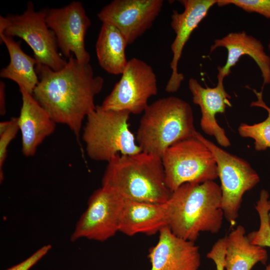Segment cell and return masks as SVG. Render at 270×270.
<instances>
[{
    "instance_id": "cell-1",
    "label": "cell",
    "mask_w": 270,
    "mask_h": 270,
    "mask_svg": "<svg viewBox=\"0 0 270 270\" xmlns=\"http://www.w3.org/2000/svg\"><path fill=\"white\" fill-rule=\"evenodd\" d=\"M36 69L39 82L34 98L56 124L66 126L79 141L83 121L96 108L94 98L102 89L104 78L94 76L90 63L78 61L73 54L60 70L40 64Z\"/></svg>"
},
{
    "instance_id": "cell-2",
    "label": "cell",
    "mask_w": 270,
    "mask_h": 270,
    "mask_svg": "<svg viewBox=\"0 0 270 270\" xmlns=\"http://www.w3.org/2000/svg\"><path fill=\"white\" fill-rule=\"evenodd\" d=\"M168 226L176 236L195 242L201 232L215 234L224 218L220 186L214 181L182 184L166 202Z\"/></svg>"
},
{
    "instance_id": "cell-3",
    "label": "cell",
    "mask_w": 270,
    "mask_h": 270,
    "mask_svg": "<svg viewBox=\"0 0 270 270\" xmlns=\"http://www.w3.org/2000/svg\"><path fill=\"white\" fill-rule=\"evenodd\" d=\"M102 186L125 200L154 204L166 203L172 193L162 158L142 151L114 156L108 162Z\"/></svg>"
},
{
    "instance_id": "cell-4",
    "label": "cell",
    "mask_w": 270,
    "mask_h": 270,
    "mask_svg": "<svg viewBox=\"0 0 270 270\" xmlns=\"http://www.w3.org/2000/svg\"><path fill=\"white\" fill-rule=\"evenodd\" d=\"M196 132L190 106L179 98L170 96L148 105L136 138L142 152L162 158L170 146L194 136Z\"/></svg>"
},
{
    "instance_id": "cell-5",
    "label": "cell",
    "mask_w": 270,
    "mask_h": 270,
    "mask_svg": "<svg viewBox=\"0 0 270 270\" xmlns=\"http://www.w3.org/2000/svg\"><path fill=\"white\" fill-rule=\"evenodd\" d=\"M130 114L126 110H104L99 105L87 116L82 138L91 160L108 162L118 154L142 152L129 128Z\"/></svg>"
},
{
    "instance_id": "cell-6",
    "label": "cell",
    "mask_w": 270,
    "mask_h": 270,
    "mask_svg": "<svg viewBox=\"0 0 270 270\" xmlns=\"http://www.w3.org/2000/svg\"><path fill=\"white\" fill-rule=\"evenodd\" d=\"M196 133L170 146L161 158L166 184L172 192L185 183L201 184L218 178L214 157Z\"/></svg>"
},
{
    "instance_id": "cell-7",
    "label": "cell",
    "mask_w": 270,
    "mask_h": 270,
    "mask_svg": "<svg viewBox=\"0 0 270 270\" xmlns=\"http://www.w3.org/2000/svg\"><path fill=\"white\" fill-rule=\"evenodd\" d=\"M2 34L23 40L33 51L37 64L45 65L58 71L68 62L58 52L56 36L48 26L44 10L36 11L30 1L22 14L0 16Z\"/></svg>"
},
{
    "instance_id": "cell-8",
    "label": "cell",
    "mask_w": 270,
    "mask_h": 270,
    "mask_svg": "<svg viewBox=\"0 0 270 270\" xmlns=\"http://www.w3.org/2000/svg\"><path fill=\"white\" fill-rule=\"evenodd\" d=\"M196 134L214 157L221 183L224 218L234 225L238 217L244 194L257 185L260 176L246 160L218 146L199 132Z\"/></svg>"
},
{
    "instance_id": "cell-9",
    "label": "cell",
    "mask_w": 270,
    "mask_h": 270,
    "mask_svg": "<svg viewBox=\"0 0 270 270\" xmlns=\"http://www.w3.org/2000/svg\"><path fill=\"white\" fill-rule=\"evenodd\" d=\"M157 80L152 67L144 60H128L120 80L104 98V110H126L138 114L144 112L148 100L158 93Z\"/></svg>"
},
{
    "instance_id": "cell-10",
    "label": "cell",
    "mask_w": 270,
    "mask_h": 270,
    "mask_svg": "<svg viewBox=\"0 0 270 270\" xmlns=\"http://www.w3.org/2000/svg\"><path fill=\"white\" fill-rule=\"evenodd\" d=\"M124 199L102 186L90 196L86 210L78 221L70 240L104 242L119 232Z\"/></svg>"
},
{
    "instance_id": "cell-11",
    "label": "cell",
    "mask_w": 270,
    "mask_h": 270,
    "mask_svg": "<svg viewBox=\"0 0 270 270\" xmlns=\"http://www.w3.org/2000/svg\"><path fill=\"white\" fill-rule=\"evenodd\" d=\"M48 27L54 32L58 48L68 58L72 54L78 61L89 63L85 36L91 22L82 3L74 1L60 8L44 10Z\"/></svg>"
},
{
    "instance_id": "cell-12",
    "label": "cell",
    "mask_w": 270,
    "mask_h": 270,
    "mask_svg": "<svg viewBox=\"0 0 270 270\" xmlns=\"http://www.w3.org/2000/svg\"><path fill=\"white\" fill-rule=\"evenodd\" d=\"M163 5V0H114L97 16L117 28L129 44L150 28Z\"/></svg>"
},
{
    "instance_id": "cell-13",
    "label": "cell",
    "mask_w": 270,
    "mask_h": 270,
    "mask_svg": "<svg viewBox=\"0 0 270 270\" xmlns=\"http://www.w3.org/2000/svg\"><path fill=\"white\" fill-rule=\"evenodd\" d=\"M180 2L184 7V12L180 13L174 10L171 16L170 26L176 37L170 46L172 74L166 86V91L170 93L177 92L184 78V74L178 72V67L186 44L210 9L216 4L217 0H182Z\"/></svg>"
},
{
    "instance_id": "cell-14",
    "label": "cell",
    "mask_w": 270,
    "mask_h": 270,
    "mask_svg": "<svg viewBox=\"0 0 270 270\" xmlns=\"http://www.w3.org/2000/svg\"><path fill=\"white\" fill-rule=\"evenodd\" d=\"M158 233L157 243L148 250L150 270H199L201 256L195 242L176 236L168 226Z\"/></svg>"
},
{
    "instance_id": "cell-15",
    "label": "cell",
    "mask_w": 270,
    "mask_h": 270,
    "mask_svg": "<svg viewBox=\"0 0 270 270\" xmlns=\"http://www.w3.org/2000/svg\"><path fill=\"white\" fill-rule=\"evenodd\" d=\"M214 42L210 46V52L220 47L226 48L228 52L225 64L217 68L218 84H224V80L231 73V68L244 55L252 58L260 70L263 78L262 89L266 84H270V56L266 54L260 40L242 30L228 33L220 38L216 39Z\"/></svg>"
},
{
    "instance_id": "cell-16",
    "label": "cell",
    "mask_w": 270,
    "mask_h": 270,
    "mask_svg": "<svg viewBox=\"0 0 270 270\" xmlns=\"http://www.w3.org/2000/svg\"><path fill=\"white\" fill-rule=\"evenodd\" d=\"M22 104L18 124L22 136V152L34 156L38 146L56 130V123L32 94L20 88Z\"/></svg>"
},
{
    "instance_id": "cell-17",
    "label": "cell",
    "mask_w": 270,
    "mask_h": 270,
    "mask_svg": "<svg viewBox=\"0 0 270 270\" xmlns=\"http://www.w3.org/2000/svg\"><path fill=\"white\" fill-rule=\"evenodd\" d=\"M188 88L192 96L193 102L200 108L202 118L200 125L207 134L215 138L222 146L228 147L230 142L224 128L218 124L216 116L224 113L227 107H231L230 96L226 91L224 84H217L214 88L203 87L194 78L188 80Z\"/></svg>"
},
{
    "instance_id": "cell-18",
    "label": "cell",
    "mask_w": 270,
    "mask_h": 270,
    "mask_svg": "<svg viewBox=\"0 0 270 270\" xmlns=\"http://www.w3.org/2000/svg\"><path fill=\"white\" fill-rule=\"evenodd\" d=\"M168 226L166 203L154 204L124 199L119 232L133 236H152Z\"/></svg>"
},
{
    "instance_id": "cell-19",
    "label": "cell",
    "mask_w": 270,
    "mask_h": 270,
    "mask_svg": "<svg viewBox=\"0 0 270 270\" xmlns=\"http://www.w3.org/2000/svg\"><path fill=\"white\" fill-rule=\"evenodd\" d=\"M266 250L252 244L244 228L238 226L226 236L224 270H251L257 264H266Z\"/></svg>"
},
{
    "instance_id": "cell-20",
    "label": "cell",
    "mask_w": 270,
    "mask_h": 270,
    "mask_svg": "<svg viewBox=\"0 0 270 270\" xmlns=\"http://www.w3.org/2000/svg\"><path fill=\"white\" fill-rule=\"evenodd\" d=\"M0 42L6 46L10 59L8 64L1 70L0 76L14 82L19 88L32 94L39 82L36 69V60L26 54L21 48L20 42L12 37L0 34Z\"/></svg>"
},
{
    "instance_id": "cell-21",
    "label": "cell",
    "mask_w": 270,
    "mask_h": 270,
    "mask_svg": "<svg viewBox=\"0 0 270 270\" xmlns=\"http://www.w3.org/2000/svg\"><path fill=\"white\" fill-rule=\"evenodd\" d=\"M128 45L117 28L110 24L102 23L96 44L100 66L110 74H122L128 62L125 53Z\"/></svg>"
},
{
    "instance_id": "cell-22",
    "label": "cell",
    "mask_w": 270,
    "mask_h": 270,
    "mask_svg": "<svg viewBox=\"0 0 270 270\" xmlns=\"http://www.w3.org/2000/svg\"><path fill=\"white\" fill-rule=\"evenodd\" d=\"M252 90L256 96L257 100L252 102L250 106L265 109L268 112V116L264 121L253 124H240L238 132L242 137L254 140V147L256 151H263L270 148V108L263 100V90L260 92L254 89Z\"/></svg>"
},
{
    "instance_id": "cell-23",
    "label": "cell",
    "mask_w": 270,
    "mask_h": 270,
    "mask_svg": "<svg viewBox=\"0 0 270 270\" xmlns=\"http://www.w3.org/2000/svg\"><path fill=\"white\" fill-rule=\"evenodd\" d=\"M268 200V192L266 190H262L255 206L260 219L259 228L258 230L251 232L247 235L252 244L264 248L266 247L270 248Z\"/></svg>"
},
{
    "instance_id": "cell-24",
    "label": "cell",
    "mask_w": 270,
    "mask_h": 270,
    "mask_svg": "<svg viewBox=\"0 0 270 270\" xmlns=\"http://www.w3.org/2000/svg\"><path fill=\"white\" fill-rule=\"evenodd\" d=\"M216 4H232L248 12H256L270 19V0H217Z\"/></svg>"
},
{
    "instance_id": "cell-25",
    "label": "cell",
    "mask_w": 270,
    "mask_h": 270,
    "mask_svg": "<svg viewBox=\"0 0 270 270\" xmlns=\"http://www.w3.org/2000/svg\"><path fill=\"white\" fill-rule=\"evenodd\" d=\"M20 128L18 118H12L7 129L0 134V182L4 178L3 166L7 156L8 148L10 142L16 138Z\"/></svg>"
},
{
    "instance_id": "cell-26",
    "label": "cell",
    "mask_w": 270,
    "mask_h": 270,
    "mask_svg": "<svg viewBox=\"0 0 270 270\" xmlns=\"http://www.w3.org/2000/svg\"><path fill=\"white\" fill-rule=\"evenodd\" d=\"M225 250L226 236L218 239L206 254L215 264L216 270H224Z\"/></svg>"
},
{
    "instance_id": "cell-27",
    "label": "cell",
    "mask_w": 270,
    "mask_h": 270,
    "mask_svg": "<svg viewBox=\"0 0 270 270\" xmlns=\"http://www.w3.org/2000/svg\"><path fill=\"white\" fill-rule=\"evenodd\" d=\"M51 248L50 244L44 245L22 262L6 270H29L42 258Z\"/></svg>"
},
{
    "instance_id": "cell-28",
    "label": "cell",
    "mask_w": 270,
    "mask_h": 270,
    "mask_svg": "<svg viewBox=\"0 0 270 270\" xmlns=\"http://www.w3.org/2000/svg\"><path fill=\"white\" fill-rule=\"evenodd\" d=\"M6 84L2 82H0V114L4 116L6 112V95H5Z\"/></svg>"
},
{
    "instance_id": "cell-29",
    "label": "cell",
    "mask_w": 270,
    "mask_h": 270,
    "mask_svg": "<svg viewBox=\"0 0 270 270\" xmlns=\"http://www.w3.org/2000/svg\"><path fill=\"white\" fill-rule=\"evenodd\" d=\"M268 204H269V206H270L269 219H268V220H269V224H270V200H268Z\"/></svg>"
},
{
    "instance_id": "cell-30",
    "label": "cell",
    "mask_w": 270,
    "mask_h": 270,
    "mask_svg": "<svg viewBox=\"0 0 270 270\" xmlns=\"http://www.w3.org/2000/svg\"><path fill=\"white\" fill-rule=\"evenodd\" d=\"M265 270H270V264L266 266Z\"/></svg>"
},
{
    "instance_id": "cell-31",
    "label": "cell",
    "mask_w": 270,
    "mask_h": 270,
    "mask_svg": "<svg viewBox=\"0 0 270 270\" xmlns=\"http://www.w3.org/2000/svg\"><path fill=\"white\" fill-rule=\"evenodd\" d=\"M268 48L269 50L270 51V38L269 40V43L268 44Z\"/></svg>"
}]
</instances>
